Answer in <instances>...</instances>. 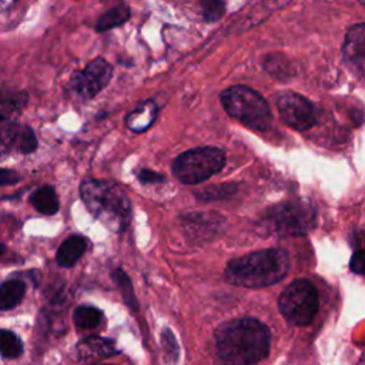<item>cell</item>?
<instances>
[{
  "label": "cell",
  "mask_w": 365,
  "mask_h": 365,
  "mask_svg": "<svg viewBox=\"0 0 365 365\" xmlns=\"http://www.w3.org/2000/svg\"><path fill=\"white\" fill-rule=\"evenodd\" d=\"M214 336L215 352L222 365H254L269 352V331L254 318L222 322Z\"/></svg>",
  "instance_id": "6da1fadb"
},
{
  "label": "cell",
  "mask_w": 365,
  "mask_h": 365,
  "mask_svg": "<svg viewBox=\"0 0 365 365\" xmlns=\"http://www.w3.org/2000/svg\"><path fill=\"white\" fill-rule=\"evenodd\" d=\"M289 268L285 251L277 248L259 250L232 258L225 268V279L238 287L262 288L279 282Z\"/></svg>",
  "instance_id": "7a4b0ae2"
},
{
  "label": "cell",
  "mask_w": 365,
  "mask_h": 365,
  "mask_svg": "<svg viewBox=\"0 0 365 365\" xmlns=\"http://www.w3.org/2000/svg\"><path fill=\"white\" fill-rule=\"evenodd\" d=\"M80 195L87 210L110 231L123 232L131 218V201L127 192L108 180L86 178Z\"/></svg>",
  "instance_id": "3957f363"
},
{
  "label": "cell",
  "mask_w": 365,
  "mask_h": 365,
  "mask_svg": "<svg viewBox=\"0 0 365 365\" xmlns=\"http://www.w3.org/2000/svg\"><path fill=\"white\" fill-rule=\"evenodd\" d=\"M224 111L247 128L267 131L271 128L274 115L267 98L255 88L245 84H234L220 93Z\"/></svg>",
  "instance_id": "277c9868"
},
{
  "label": "cell",
  "mask_w": 365,
  "mask_h": 365,
  "mask_svg": "<svg viewBox=\"0 0 365 365\" xmlns=\"http://www.w3.org/2000/svg\"><path fill=\"white\" fill-rule=\"evenodd\" d=\"M315 224L317 212L309 201L289 200L268 208L255 225L264 235H305Z\"/></svg>",
  "instance_id": "5b68a950"
},
{
  "label": "cell",
  "mask_w": 365,
  "mask_h": 365,
  "mask_svg": "<svg viewBox=\"0 0 365 365\" xmlns=\"http://www.w3.org/2000/svg\"><path fill=\"white\" fill-rule=\"evenodd\" d=\"M227 161L224 150L212 145L197 147L181 153L173 161V175L182 184H200L220 173Z\"/></svg>",
  "instance_id": "8992f818"
},
{
  "label": "cell",
  "mask_w": 365,
  "mask_h": 365,
  "mask_svg": "<svg viewBox=\"0 0 365 365\" xmlns=\"http://www.w3.org/2000/svg\"><path fill=\"white\" fill-rule=\"evenodd\" d=\"M278 308L291 325H308L318 311L317 288L308 279L292 281L281 292Z\"/></svg>",
  "instance_id": "52a82bcc"
},
{
  "label": "cell",
  "mask_w": 365,
  "mask_h": 365,
  "mask_svg": "<svg viewBox=\"0 0 365 365\" xmlns=\"http://www.w3.org/2000/svg\"><path fill=\"white\" fill-rule=\"evenodd\" d=\"M114 67L101 56L88 61L84 68L71 73L67 90L71 97L81 103L97 97L111 83Z\"/></svg>",
  "instance_id": "ba28073f"
},
{
  "label": "cell",
  "mask_w": 365,
  "mask_h": 365,
  "mask_svg": "<svg viewBox=\"0 0 365 365\" xmlns=\"http://www.w3.org/2000/svg\"><path fill=\"white\" fill-rule=\"evenodd\" d=\"M275 107L282 123L295 131L312 128L319 118L318 107L308 97L292 90L279 91L275 96Z\"/></svg>",
  "instance_id": "9c48e42d"
},
{
  "label": "cell",
  "mask_w": 365,
  "mask_h": 365,
  "mask_svg": "<svg viewBox=\"0 0 365 365\" xmlns=\"http://www.w3.org/2000/svg\"><path fill=\"white\" fill-rule=\"evenodd\" d=\"M37 145L36 133L30 125L20 124L14 115L0 111V157L10 151L30 154Z\"/></svg>",
  "instance_id": "30bf717a"
},
{
  "label": "cell",
  "mask_w": 365,
  "mask_h": 365,
  "mask_svg": "<svg viewBox=\"0 0 365 365\" xmlns=\"http://www.w3.org/2000/svg\"><path fill=\"white\" fill-rule=\"evenodd\" d=\"M344 63L362 78L365 71V23L359 21L351 26L341 46Z\"/></svg>",
  "instance_id": "8fae6325"
},
{
  "label": "cell",
  "mask_w": 365,
  "mask_h": 365,
  "mask_svg": "<svg viewBox=\"0 0 365 365\" xmlns=\"http://www.w3.org/2000/svg\"><path fill=\"white\" fill-rule=\"evenodd\" d=\"M158 113L160 107L155 100L147 98L140 101L137 107L125 115L124 124L133 133H144L155 123V120L158 118Z\"/></svg>",
  "instance_id": "7c38bea8"
},
{
  "label": "cell",
  "mask_w": 365,
  "mask_h": 365,
  "mask_svg": "<svg viewBox=\"0 0 365 365\" xmlns=\"http://www.w3.org/2000/svg\"><path fill=\"white\" fill-rule=\"evenodd\" d=\"M262 70L275 81L287 83L297 77V68L284 53H268L261 60Z\"/></svg>",
  "instance_id": "4fadbf2b"
},
{
  "label": "cell",
  "mask_w": 365,
  "mask_h": 365,
  "mask_svg": "<svg viewBox=\"0 0 365 365\" xmlns=\"http://www.w3.org/2000/svg\"><path fill=\"white\" fill-rule=\"evenodd\" d=\"M118 354L114 342L111 339L103 336H87L77 345V355L81 361L97 359V358H108Z\"/></svg>",
  "instance_id": "5bb4252c"
},
{
  "label": "cell",
  "mask_w": 365,
  "mask_h": 365,
  "mask_svg": "<svg viewBox=\"0 0 365 365\" xmlns=\"http://www.w3.org/2000/svg\"><path fill=\"white\" fill-rule=\"evenodd\" d=\"M87 248V240L83 235L74 234L66 238L57 250L56 261L60 267L71 268L84 254Z\"/></svg>",
  "instance_id": "9a60e30c"
},
{
  "label": "cell",
  "mask_w": 365,
  "mask_h": 365,
  "mask_svg": "<svg viewBox=\"0 0 365 365\" xmlns=\"http://www.w3.org/2000/svg\"><path fill=\"white\" fill-rule=\"evenodd\" d=\"M131 19V9L125 1H118L117 4L111 6L107 11H104L98 20L96 21V31L106 33L113 29L121 27L128 23Z\"/></svg>",
  "instance_id": "2e32d148"
},
{
  "label": "cell",
  "mask_w": 365,
  "mask_h": 365,
  "mask_svg": "<svg viewBox=\"0 0 365 365\" xmlns=\"http://www.w3.org/2000/svg\"><path fill=\"white\" fill-rule=\"evenodd\" d=\"M30 204L44 215H53L58 211V198L51 185H43L34 190L30 195Z\"/></svg>",
  "instance_id": "e0dca14e"
},
{
  "label": "cell",
  "mask_w": 365,
  "mask_h": 365,
  "mask_svg": "<svg viewBox=\"0 0 365 365\" xmlns=\"http://www.w3.org/2000/svg\"><path fill=\"white\" fill-rule=\"evenodd\" d=\"M26 294V284L21 279H9L0 285V311L19 305Z\"/></svg>",
  "instance_id": "ac0fdd59"
},
{
  "label": "cell",
  "mask_w": 365,
  "mask_h": 365,
  "mask_svg": "<svg viewBox=\"0 0 365 365\" xmlns=\"http://www.w3.org/2000/svg\"><path fill=\"white\" fill-rule=\"evenodd\" d=\"M103 319V314L98 308L91 305H80L74 309L73 321L80 329H88L97 327Z\"/></svg>",
  "instance_id": "d6986e66"
},
{
  "label": "cell",
  "mask_w": 365,
  "mask_h": 365,
  "mask_svg": "<svg viewBox=\"0 0 365 365\" xmlns=\"http://www.w3.org/2000/svg\"><path fill=\"white\" fill-rule=\"evenodd\" d=\"M23 352V342L17 334L9 329H0V355L6 359H16Z\"/></svg>",
  "instance_id": "ffe728a7"
},
{
  "label": "cell",
  "mask_w": 365,
  "mask_h": 365,
  "mask_svg": "<svg viewBox=\"0 0 365 365\" xmlns=\"http://www.w3.org/2000/svg\"><path fill=\"white\" fill-rule=\"evenodd\" d=\"M111 277L114 279V282L117 284V287L120 288L121 291V295L125 301V304L133 309L135 311L138 308V304H137V298H135V294L133 291V285H131V281L128 278V275L120 269V268H115L113 272H111Z\"/></svg>",
  "instance_id": "44dd1931"
},
{
  "label": "cell",
  "mask_w": 365,
  "mask_h": 365,
  "mask_svg": "<svg viewBox=\"0 0 365 365\" xmlns=\"http://www.w3.org/2000/svg\"><path fill=\"white\" fill-rule=\"evenodd\" d=\"M202 20L208 24L220 21L227 11L225 0H200Z\"/></svg>",
  "instance_id": "7402d4cb"
},
{
  "label": "cell",
  "mask_w": 365,
  "mask_h": 365,
  "mask_svg": "<svg viewBox=\"0 0 365 365\" xmlns=\"http://www.w3.org/2000/svg\"><path fill=\"white\" fill-rule=\"evenodd\" d=\"M137 178L141 181V182H160V181H164V175L160 174V173H155L153 170H148V168H141L138 170L137 173Z\"/></svg>",
  "instance_id": "603a6c76"
},
{
  "label": "cell",
  "mask_w": 365,
  "mask_h": 365,
  "mask_svg": "<svg viewBox=\"0 0 365 365\" xmlns=\"http://www.w3.org/2000/svg\"><path fill=\"white\" fill-rule=\"evenodd\" d=\"M19 180H20V175L16 171L0 168V185H11V184H16Z\"/></svg>",
  "instance_id": "cb8c5ba5"
},
{
  "label": "cell",
  "mask_w": 365,
  "mask_h": 365,
  "mask_svg": "<svg viewBox=\"0 0 365 365\" xmlns=\"http://www.w3.org/2000/svg\"><path fill=\"white\" fill-rule=\"evenodd\" d=\"M349 267L355 274H362V271H364V252H362V250H358V251L354 252V255L351 258V262H349Z\"/></svg>",
  "instance_id": "d4e9b609"
},
{
  "label": "cell",
  "mask_w": 365,
  "mask_h": 365,
  "mask_svg": "<svg viewBox=\"0 0 365 365\" xmlns=\"http://www.w3.org/2000/svg\"><path fill=\"white\" fill-rule=\"evenodd\" d=\"M14 4H16V0H0V16L7 13Z\"/></svg>",
  "instance_id": "484cf974"
},
{
  "label": "cell",
  "mask_w": 365,
  "mask_h": 365,
  "mask_svg": "<svg viewBox=\"0 0 365 365\" xmlns=\"http://www.w3.org/2000/svg\"><path fill=\"white\" fill-rule=\"evenodd\" d=\"M3 251H4V245H3V244H1V242H0V254H1V252H3Z\"/></svg>",
  "instance_id": "4316f807"
},
{
  "label": "cell",
  "mask_w": 365,
  "mask_h": 365,
  "mask_svg": "<svg viewBox=\"0 0 365 365\" xmlns=\"http://www.w3.org/2000/svg\"><path fill=\"white\" fill-rule=\"evenodd\" d=\"M356 1H358V3H359V4H362V6H364V4H365V0H356Z\"/></svg>",
  "instance_id": "83f0119b"
},
{
  "label": "cell",
  "mask_w": 365,
  "mask_h": 365,
  "mask_svg": "<svg viewBox=\"0 0 365 365\" xmlns=\"http://www.w3.org/2000/svg\"><path fill=\"white\" fill-rule=\"evenodd\" d=\"M88 365H108V364H88Z\"/></svg>",
  "instance_id": "f1b7e54d"
},
{
  "label": "cell",
  "mask_w": 365,
  "mask_h": 365,
  "mask_svg": "<svg viewBox=\"0 0 365 365\" xmlns=\"http://www.w3.org/2000/svg\"><path fill=\"white\" fill-rule=\"evenodd\" d=\"M100 1H103V3H107V1H113V0H100Z\"/></svg>",
  "instance_id": "f546056e"
}]
</instances>
